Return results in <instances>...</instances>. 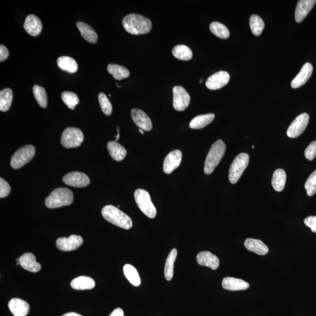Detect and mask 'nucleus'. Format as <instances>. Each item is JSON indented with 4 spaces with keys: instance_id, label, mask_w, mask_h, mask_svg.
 I'll return each mask as SVG.
<instances>
[{
    "instance_id": "1",
    "label": "nucleus",
    "mask_w": 316,
    "mask_h": 316,
    "mask_svg": "<svg viewBox=\"0 0 316 316\" xmlns=\"http://www.w3.org/2000/svg\"><path fill=\"white\" fill-rule=\"evenodd\" d=\"M125 30L133 35L146 34L152 29V22L149 18L136 14L127 15L123 18Z\"/></svg>"
},
{
    "instance_id": "2",
    "label": "nucleus",
    "mask_w": 316,
    "mask_h": 316,
    "mask_svg": "<svg viewBox=\"0 0 316 316\" xmlns=\"http://www.w3.org/2000/svg\"><path fill=\"white\" fill-rule=\"evenodd\" d=\"M101 214L105 220L120 228L129 230L133 227L130 217L114 206H105L102 209Z\"/></svg>"
},
{
    "instance_id": "3",
    "label": "nucleus",
    "mask_w": 316,
    "mask_h": 316,
    "mask_svg": "<svg viewBox=\"0 0 316 316\" xmlns=\"http://www.w3.org/2000/svg\"><path fill=\"white\" fill-rule=\"evenodd\" d=\"M73 202V192L70 189L65 187H61V188L53 190L45 200L46 206L49 209H56L69 206Z\"/></svg>"
},
{
    "instance_id": "4",
    "label": "nucleus",
    "mask_w": 316,
    "mask_h": 316,
    "mask_svg": "<svg viewBox=\"0 0 316 316\" xmlns=\"http://www.w3.org/2000/svg\"><path fill=\"white\" fill-rule=\"evenodd\" d=\"M226 150V144L221 140L212 145L205 160L204 170L206 174H210L215 170L225 156Z\"/></svg>"
},
{
    "instance_id": "5",
    "label": "nucleus",
    "mask_w": 316,
    "mask_h": 316,
    "mask_svg": "<svg viewBox=\"0 0 316 316\" xmlns=\"http://www.w3.org/2000/svg\"><path fill=\"white\" fill-rule=\"evenodd\" d=\"M134 197L138 207L145 215L150 219H154L156 217L157 209L147 191L141 189H137L135 192Z\"/></svg>"
},
{
    "instance_id": "6",
    "label": "nucleus",
    "mask_w": 316,
    "mask_h": 316,
    "mask_svg": "<svg viewBox=\"0 0 316 316\" xmlns=\"http://www.w3.org/2000/svg\"><path fill=\"white\" fill-rule=\"evenodd\" d=\"M249 157L247 154L241 153L234 159L229 169L230 182L235 184L240 179L243 172L248 166Z\"/></svg>"
},
{
    "instance_id": "7",
    "label": "nucleus",
    "mask_w": 316,
    "mask_h": 316,
    "mask_svg": "<svg viewBox=\"0 0 316 316\" xmlns=\"http://www.w3.org/2000/svg\"><path fill=\"white\" fill-rule=\"evenodd\" d=\"M35 154V148L32 145L19 148L11 158V167L15 169L21 168L34 158Z\"/></svg>"
},
{
    "instance_id": "8",
    "label": "nucleus",
    "mask_w": 316,
    "mask_h": 316,
    "mask_svg": "<svg viewBox=\"0 0 316 316\" xmlns=\"http://www.w3.org/2000/svg\"><path fill=\"white\" fill-rule=\"evenodd\" d=\"M84 136L82 131L77 128H66L61 137L62 146L67 148L78 147L83 142Z\"/></svg>"
},
{
    "instance_id": "9",
    "label": "nucleus",
    "mask_w": 316,
    "mask_h": 316,
    "mask_svg": "<svg viewBox=\"0 0 316 316\" xmlns=\"http://www.w3.org/2000/svg\"><path fill=\"white\" fill-rule=\"evenodd\" d=\"M190 96L182 86L177 85L173 88V106L176 111H183L189 106Z\"/></svg>"
},
{
    "instance_id": "10",
    "label": "nucleus",
    "mask_w": 316,
    "mask_h": 316,
    "mask_svg": "<svg viewBox=\"0 0 316 316\" xmlns=\"http://www.w3.org/2000/svg\"><path fill=\"white\" fill-rule=\"evenodd\" d=\"M309 119L310 117L307 113L299 115L290 125L287 130V136L291 138L300 136L307 127Z\"/></svg>"
},
{
    "instance_id": "11",
    "label": "nucleus",
    "mask_w": 316,
    "mask_h": 316,
    "mask_svg": "<svg viewBox=\"0 0 316 316\" xmlns=\"http://www.w3.org/2000/svg\"><path fill=\"white\" fill-rule=\"evenodd\" d=\"M83 242V238L77 235H72L68 238L62 237L56 242L57 248L63 251H72L80 247Z\"/></svg>"
},
{
    "instance_id": "12",
    "label": "nucleus",
    "mask_w": 316,
    "mask_h": 316,
    "mask_svg": "<svg viewBox=\"0 0 316 316\" xmlns=\"http://www.w3.org/2000/svg\"><path fill=\"white\" fill-rule=\"evenodd\" d=\"M230 79L229 73L225 71H220L211 76L207 79L206 85L210 90H218L228 84Z\"/></svg>"
},
{
    "instance_id": "13",
    "label": "nucleus",
    "mask_w": 316,
    "mask_h": 316,
    "mask_svg": "<svg viewBox=\"0 0 316 316\" xmlns=\"http://www.w3.org/2000/svg\"><path fill=\"white\" fill-rule=\"evenodd\" d=\"M63 181L67 185L75 187H86L90 180L86 174L79 172L69 173L63 177Z\"/></svg>"
},
{
    "instance_id": "14",
    "label": "nucleus",
    "mask_w": 316,
    "mask_h": 316,
    "mask_svg": "<svg viewBox=\"0 0 316 316\" xmlns=\"http://www.w3.org/2000/svg\"><path fill=\"white\" fill-rule=\"evenodd\" d=\"M182 157V153L180 150H174L167 155L163 162L164 172L166 174L172 173L180 166Z\"/></svg>"
},
{
    "instance_id": "15",
    "label": "nucleus",
    "mask_w": 316,
    "mask_h": 316,
    "mask_svg": "<svg viewBox=\"0 0 316 316\" xmlns=\"http://www.w3.org/2000/svg\"><path fill=\"white\" fill-rule=\"evenodd\" d=\"M131 117L135 124L144 131L152 130L153 124L150 118L143 110L134 108L131 110Z\"/></svg>"
},
{
    "instance_id": "16",
    "label": "nucleus",
    "mask_w": 316,
    "mask_h": 316,
    "mask_svg": "<svg viewBox=\"0 0 316 316\" xmlns=\"http://www.w3.org/2000/svg\"><path fill=\"white\" fill-rule=\"evenodd\" d=\"M316 0H300L298 2L295 11V19L301 23L308 16L316 4Z\"/></svg>"
},
{
    "instance_id": "17",
    "label": "nucleus",
    "mask_w": 316,
    "mask_h": 316,
    "mask_svg": "<svg viewBox=\"0 0 316 316\" xmlns=\"http://www.w3.org/2000/svg\"><path fill=\"white\" fill-rule=\"evenodd\" d=\"M314 68L310 63H306L303 66L299 73L291 82L293 88H298L304 85L311 77Z\"/></svg>"
},
{
    "instance_id": "18",
    "label": "nucleus",
    "mask_w": 316,
    "mask_h": 316,
    "mask_svg": "<svg viewBox=\"0 0 316 316\" xmlns=\"http://www.w3.org/2000/svg\"><path fill=\"white\" fill-rule=\"evenodd\" d=\"M197 262L201 266H207L213 270L219 268V259L215 255L209 251H202L197 255Z\"/></svg>"
},
{
    "instance_id": "19",
    "label": "nucleus",
    "mask_w": 316,
    "mask_h": 316,
    "mask_svg": "<svg viewBox=\"0 0 316 316\" xmlns=\"http://www.w3.org/2000/svg\"><path fill=\"white\" fill-rule=\"evenodd\" d=\"M24 27L28 34L37 37L41 34L42 29V22L38 16L29 15L26 18Z\"/></svg>"
},
{
    "instance_id": "20",
    "label": "nucleus",
    "mask_w": 316,
    "mask_h": 316,
    "mask_svg": "<svg viewBox=\"0 0 316 316\" xmlns=\"http://www.w3.org/2000/svg\"><path fill=\"white\" fill-rule=\"evenodd\" d=\"M8 308L14 316H26L29 312V305L21 299H12L8 303Z\"/></svg>"
},
{
    "instance_id": "21",
    "label": "nucleus",
    "mask_w": 316,
    "mask_h": 316,
    "mask_svg": "<svg viewBox=\"0 0 316 316\" xmlns=\"http://www.w3.org/2000/svg\"><path fill=\"white\" fill-rule=\"evenodd\" d=\"M19 262L22 267L31 272L40 271L41 265L36 261V258L31 253H25L19 258Z\"/></svg>"
},
{
    "instance_id": "22",
    "label": "nucleus",
    "mask_w": 316,
    "mask_h": 316,
    "mask_svg": "<svg viewBox=\"0 0 316 316\" xmlns=\"http://www.w3.org/2000/svg\"><path fill=\"white\" fill-rule=\"evenodd\" d=\"M222 286L229 291H244L249 288V284L241 279L227 277L223 280Z\"/></svg>"
},
{
    "instance_id": "23",
    "label": "nucleus",
    "mask_w": 316,
    "mask_h": 316,
    "mask_svg": "<svg viewBox=\"0 0 316 316\" xmlns=\"http://www.w3.org/2000/svg\"><path fill=\"white\" fill-rule=\"evenodd\" d=\"M245 248L249 251L259 255H265L269 251V248L261 240L247 238L244 242Z\"/></svg>"
},
{
    "instance_id": "24",
    "label": "nucleus",
    "mask_w": 316,
    "mask_h": 316,
    "mask_svg": "<svg viewBox=\"0 0 316 316\" xmlns=\"http://www.w3.org/2000/svg\"><path fill=\"white\" fill-rule=\"evenodd\" d=\"M107 149L110 156L116 161L123 160L127 155L126 148L116 141H110L107 144Z\"/></svg>"
},
{
    "instance_id": "25",
    "label": "nucleus",
    "mask_w": 316,
    "mask_h": 316,
    "mask_svg": "<svg viewBox=\"0 0 316 316\" xmlns=\"http://www.w3.org/2000/svg\"><path fill=\"white\" fill-rule=\"evenodd\" d=\"M71 287L79 291L89 290L94 288L95 282L93 279L88 276H81L75 278L71 282Z\"/></svg>"
},
{
    "instance_id": "26",
    "label": "nucleus",
    "mask_w": 316,
    "mask_h": 316,
    "mask_svg": "<svg viewBox=\"0 0 316 316\" xmlns=\"http://www.w3.org/2000/svg\"><path fill=\"white\" fill-rule=\"evenodd\" d=\"M77 27L81 33V37L85 41L92 43V44H95L97 42L98 39L97 34L91 26L85 24L84 22H78Z\"/></svg>"
},
{
    "instance_id": "27",
    "label": "nucleus",
    "mask_w": 316,
    "mask_h": 316,
    "mask_svg": "<svg viewBox=\"0 0 316 316\" xmlns=\"http://www.w3.org/2000/svg\"><path fill=\"white\" fill-rule=\"evenodd\" d=\"M215 118V115L214 114L200 115V116L194 118L190 121L189 127L192 129H202L212 123Z\"/></svg>"
},
{
    "instance_id": "28",
    "label": "nucleus",
    "mask_w": 316,
    "mask_h": 316,
    "mask_svg": "<svg viewBox=\"0 0 316 316\" xmlns=\"http://www.w3.org/2000/svg\"><path fill=\"white\" fill-rule=\"evenodd\" d=\"M58 66L62 70L67 71L70 74H74L78 70V65L74 59L69 57L59 58Z\"/></svg>"
},
{
    "instance_id": "29",
    "label": "nucleus",
    "mask_w": 316,
    "mask_h": 316,
    "mask_svg": "<svg viewBox=\"0 0 316 316\" xmlns=\"http://www.w3.org/2000/svg\"><path fill=\"white\" fill-rule=\"evenodd\" d=\"M286 180V174L284 170L276 169L273 174L272 184L276 192H282L285 188Z\"/></svg>"
},
{
    "instance_id": "30",
    "label": "nucleus",
    "mask_w": 316,
    "mask_h": 316,
    "mask_svg": "<svg viewBox=\"0 0 316 316\" xmlns=\"http://www.w3.org/2000/svg\"><path fill=\"white\" fill-rule=\"evenodd\" d=\"M107 71L109 74L113 75L115 79L118 80L128 78L130 75L129 71L126 68L117 64L108 65Z\"/></svg>"
},
{
    "instance_id": "31",
    "label": "nucleus",
    "mask_w": 316,
    "mask_h": 316,
    "mask_svg": "<svg viewBox=\"0 0 316 316\" xmlns=\"http://www.w3.org/2000/svg\"><path fill=\"white\" fill-rule=\"evenodd\" d=\"M177 255V249L173 248L166 259L165 266H164V275L167 281H169L173 278L174 263L175 262Z\"/></svg>"
},
{
    "instance_id": "32",
    "label": "nucleus",
    "mask_w": 316,
    "mask_h": 316,
    "mask_svg": "<svg viewBox=\"0 0 316 316\" xmlns=\"http://www.w3.org/2000/svg\"><path fill=\"white\" fill-rule=\"evenodd\" d=\"M172 54L176 59L182 61H189L193 57V53L191 49L184 45H179L172 49Z\"/></svg>"
},
{
    "instance_id": "33",
    "label": "nucleus",
    "mask_w": 316,
    "mask_h": 316,
    "mask_svg": "<svg viewBox=\"0 0 316 316\" xmlns=\"http://www.w3.org/2000/svg\"><path fill=\"white\" fill-rule=\"evenodd\" d=\"M12 91L11 88H6L0 91V110L7 111L12 101Z\"/></svg>"
},
{
    "instance_id": "34",
    "label": "nucleus",
    "mask_w": 316,
    "mask_h": 316,
    "mask_svg": "<svg viewBox=\"0 0 316 316\" xmlns=\"http://www.w3.org/2000/svg\"><path fill=\"white\" fill-rule=\"evenodd\" d=\"M124 275L131 284L135 286H140L141 279L136 268L130 264L124 265L123 268Z\"/></svg>"
},
{
    "instance_id": "35",
    "label": "nucleus",
    "mask_w": 316,
    "mask_h": 316,
    "mask_svg": "<svg viewBox=\"0 0 316 316\" xmlns=\"http://www.w3.org/2000/svg\"><path fill=\"white\" fill-rule=\"evenodd\" d=\"M211 32L217 37L222 39L229 38L230 33L229 29L225 25L218 22H213L210 25Z\"/></svg>"
},
{
    "instance_id": "36",
    "label": "nucleus",
    "mask_w": 316,
    "mask_h": 316,
    "mask_svg": "<svg viewBox=\"0 0 316 316\" xmlns=\"http://www.w3.org/2000/svg\"><path fill=\"white\" fill-rule=\"evenodd\" d=\"M249 25L252 34L255 36H259L262 34L265 27L264 22L258 15H252L249 19Z\"/></svg>"
},
{
    "instance_id": "37",
    "label": "nucleus",
    "mask_w": 316,
    "mask_h": 316,
    "mask_svg": "<svg viewBox=\"0 0 316 316\" xmlns=\"http://www.w3.org/2000/svg\"><path fill=\"white\" fill-rule=\"evenodd\" d=\"M33 93L38 103L42 108H46L48 105V95L44 88L35 85L32 88Z\"/></svg>"
},
{
    "instance_id": "38",
    "label": "nucleus",
    "mask_w": 316,
    "mask_h": 316,
    "mask_svg": "<svg viewBox=\"0 0 316 316\" xmlns=\"http://www.w3.org/2000/svg\"><path fill=\"white\" fill-rule=\"evenodd\" d=\"M62 100L71 110H74L75 108L79 103V99L77 94L71 91H64L62 93Z\"/></svg>"
},
{
    "instance_id": "39",
    "label": "nucleus",
    "mask_w": 316,
    "mask_h": 316,
    "mask_svg": "<svg viewBox=\"0 0 316 316\" xmlns=\"http://www.w3.org/2000/svg\"><path fill=\"white\" fill-rule=\"evenodd\" d=\"M98 98L101 110L106 116H110L112 111H113V107H112L111 102L106 96V95L103 93H101L98 95Z\"/></svg>"
},
{
    "instance_id": "40",
    "label": "nucleus",
    "mask_w": 316,
    "mask_h": 316,
    "mask_svg": "<svg viewBox=\"0 0 316 316\" xmlns=\"http://www.w3.org/2000/svg\"><path fill=\"white\" fill-rule=\"evenodd\" d=\"M305 188L307 192V195L312 197L316 192V170L308 177L305 184Z\"/></svg>"
},
{
    "instance_id": "41",
    "label": "nucleus",
    "mask_w": 316,
    "mask_h": 316,
    "mask_svg": "<svg viewBox=\"0 0 316 316\" xmlns=\"http://www.w3.org/2000/svg\"><path fill=\"white\" fill-rule=\"evenodd\" d=\"M305 156L306 159L309 160H313L316 157V141L312 142L306 148L305 151Z\"/></svg>"
},
{
    "instance_id": "42",
    "label": "nucleus",
    "mask_w": 316,
    "mask_h": 316,
    "mask_svg": "<svg viewBox=\"0 0 316 316\" xmlns=\"http://www.w3.org/2000/svg\"><path fill=\"white\" fill-rule=\"evenodd\" d=\"M10 191L11 187L8 183L1 177L0 178V197L4 198V197L8 196Z\"/></svg>"
},
{
    "instance_id": "43",
    "label": "nucleus",
    "mask_w": 316,
    "mask_h": 316,
    "mask_svg": "<svg viewBox=\"0 0 316 316\" xmlns=\"http://www.w3.org/2000/svg\"><path fill=\"white\" fill-rule=\"evenodd\" d=\"M304 223L312 230V232L316 233V216H309L306 218Z\"/></svg>"
},
{
    "instance_id": "44",
    "label": "nucleus",
    "mask_w": 316,
    "mask_h": 316,
    "mask_svg": "<svg viewBox=\"0 0 316 316\" xmlns=\"http://www.w3.org/2000/svg\"><path fill=\"white\" fill-rule=\"evenodd\" d=\"M9 56L8 49L5 46L1 45L0 46V61L2 62L7 59Z\"/></svg>"
},
{
    "instance_id": "45",
    "label": "nucleus",
    "mask_w": 316,
    "mask_h": 316,
    "mask_svg": "<svg viewBox=\"0 0 316 316\" xmlns=\"http://www.w3.org/2000/svg\"><path fill=\"white\" fill-rule=\"evenodd\" d=\"M109 316H124V311L121 308H117L111 313Z\"/></svg>"
},
{
    "instance_id": "46",
    "label": "nucleus",
    "mask_w": 316,
    "mask_h": 316,
    "mask_svg": "<svg viewBox=\"0 0 316 316\" xmlns=\"http://www.w3.org/2000/svg\"><path fill=\"white\" fill-rule=\"evenodd\" d=\"M62 316H82L78 314H77V313L70 312V313H67V314H66Z\"/></svg>"
},
{
    "instance_id": "47",
    "label": "nucleus",
    "mask_w": 316,
    "mask_h": 316,
    "mask_svg": "<svg viewBox=\"0 0 316 316\" xmlns=\"http://www.w3.org/2000/svg\"><path fill=\"white\" fill-rule=\"evenodd\" d=\"M119 131H120V128H119V127H117V133H118V134H117V136H116V141H116V142H117V141L118 140H119V138H120V135Z\"/></svg>"
},
{
    "instance_id": "48",
    "label": "nucleus",
    "mask_w": 316,
    "mask_h": 316,
    "mask_svg": "<svg viewBox=\"0 0 316 316\" xmlns=\"http://www.w3.org/2000/svg\"><path fill=\"white\" fill-rule=\"evenodd\" d=\"M139 131H140V133L141 134H144V130H143L142 129H140V130H139Z\"/></svg>"
}]
</instances>
